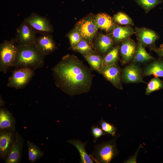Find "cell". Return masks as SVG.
<instances>
[{
    "label": "cell",
    "instance_id": "12",
    "mask_svg": "<svg viewBox=\"0 0 163 163\" xmlns=\"http://www.w3.org/2000/svg\"><path fill=\"white\" fill-rule=\"evenodd\" d=\"M121 42L119 50L121 57V63L124 64L133 58L136 52L137 46L135 41L130 38Z\"/></svg>",
    "mask_w": 163,
    "mask_h": 163
},
{
    "label": "cell",
    "instance_id": "15",
    "mask_svg": "<svg viewBox=\"0 0 163 163\" xmlns=\"http://www.w3.org/2000/svg\"><path fill=\"white\" fill-rule=\"evenodd\" d=\"M14 137L13 131H4L0 135V154L2 158L7 157L13 142Z\"/></svg>",
    "mask_w": 163,
    "mask_h": 163
},
{
    "label": "cell",
    "instance_id": "23",
    "mask_svg": "<svg viewBox=\"0 0 163 163\" xmlns=\"http://www.w3.org/2000/svg\"><path fill=\"white\" fill-rule=\"evenodd\" d=\"M83 55L91 67L94 70L100 73L102 68L103 58L99 55L95 53Z\"/></svg>",
    "mask_w": 163,
    "mask_h": 163
},
{
    "label": "cell",
    "instance_id": "5",
    "mask_svg": "<svg viewBox=\"0 0 163 163\" xmlns=\"http://www.w3.org/2000/svg\"><path fill=\"white\" fill-rule=\"evenodd\" d=\"M37 32L24 21L17 28L15 41L20 46L34 44Z\"/></svg>",
    "mask_w": 163,
    "mask_h": 163
},
{
    "label": "cell",
    "instance_id": "3",
    "mask_svg": "<svg viewBox=\"0 0 163 163\" xmlns=\"http://www.w3.org/2000/svg\"><path fill=\"white\" fill-rule=\"evenodd\" d=\"M18 45L14 39L5 40L0 45V71L6 73L9 68L13 67L18 52Z\"/></svg>",
    "mask_w": 163,
    "mask_h": 163
},
{
    "label": "cell",
    "instance_id": "20",
    "mask_svg": "<svg viewBox=\"0 0 163 163\" xmlns=\"http://www.w3.org/2000/svg\"><path fill=\"white\" fill-rule=\"evenodd\" d=\"M144 75L163 77V60L155 61L148 65L144 69Z\"/></svg>",
    "mask_w": 163,
    "mask_h": 163
},
{
    "label": "cell",
    "instance_id": "33",
    "mask_svg": "<svg viewBox=\"0 0 163 163\" xmlns=\"http://www.w3.org/2000/svg\"><path fill=\"white\" fill-rule=\"evenodd\" d=\"M152 50L155 51L159 56L163 57V44L160 45L159 47H155Z\"/></svg>",
    "mask_w": 163,
    "mask_h": 163
},
{
    "label": "cell",
    "instance_id": "18",
    "mask_svg": "<svg viewBox=\"0 0 163 163\" xmlns=\"http://www.w3.org/2000/svg\"><path fill=\"white\" fill-rule=\"evenodd\" d=\"M94 19L98 28L107 32H111L116 25L113 18L106 13L97 14Z\"/></svg>",
    "mask_w": 163,
    "mask_h": 163
},
{
    "label": "cell",
    "instance_id": "22",
    "mask_svg": "<svg viewBox=\"0 0 163 163\" xmlns=\"http://www.w3.org/2000/svg\"><path fill=\"white\" fill-rule=\"evenodd\" d=\"M145 47L138 42L136 52L132 61L133 64L143 63L154 59V57L146 51Z\"/></svg>",
    "mask_w": 163,
    "mask_h": 163
},
{
    "label": "cell",
    "instance_id": "16",
    "mask_svg": "<svg viewBox=\"0 0 163 163\" xmlns=\"http://www.w3.org/2000/svg\"><path fill=\"white\" fill-rule=\"evenodd\" d=\"M134 34V30L131 26H122L117 25L111 33L114 42L117 43L130 38Z\"/></svg>",
    "mask_w": 163,
    "mask_h": 163
},
{
    "label": "cell",
    "instance_id": "19",
    "mask_svg": "<svg viewBox=\"0 0 163 163\" xmlns=\"http://www.w3.org/2000/svg\"><path fill=\"white\" fill-rule=\"evenodd\" d=\"M111 34H100L97 38L96 45L98 50L101 53H105L110 51L114 43Z\"/></svg>",
    "mask_w": 163,
    "mask_h": 163
},
{
    "label": "cell",
    "instance_id": "14",
    "mask_svg": "<svg viewBox=\"0 0 163 163\" xmlns=\"http://www.w3.org/2000/svg\"><path fill=\"white\" fill-rule=\"evenodd\" d=\"M23 140L20 134L16 132L11 149L6 157L5 163H18L21 157Z\"/></svg>",
    "mask_w": 163,
    "mask_h": 163
},
{
    "label": "cell",
    "instance_id": "7",
    "mask_svg": "<svg viewBox=\"0 0 163 163\" xmlns=\"http://www.w3.org/2000/svg\"><path fill=\"white\" fill-rule=\"evenodd\" d=\"M75 28L80 33L83 38L92 46V40L98 29L94 18L89 16L82 19L77 23Z\"/></svg>",
    "mask_w": 163,
    "mask_h": 163
},
{
    "label": "cell",
    "instance_id": "4",
    "mask_svg": "<svg viewBox=\"0 0 163 163\" xmlns=\"http://www.w3.org/2000/svg\"><path fill=\"white\" fill-rule=\"evenodd\" d=\"M115 140L104 142L95 145L92 155H91L97 163H108L118 154Z\"/></svg>",
    "mask_w": 163,
    "mask_h": 163
},
{
    "label": "cell",
    "instance_id": "31",
    "mask_svg": "<svg viewBox=\"0 0 163 163\" xmlns=\"http://www.w3.org/2000/svg\"><path fill=\"white\" fill-rule=\"evenodd\" d=\"M99 123L105 132L111 135L112 136H115L117 129L113 125L104 121L102 119H101Z\"/></svg>",
    "mask_w": 163,
    "mask_h": 163
},
{
    "label": "cell",
    "instance_id": "11",
    "mask_svg": "<svg viewBox=\"0 0 163 163\" xmlns=\"http://www.w3.org/2000/svg\"><path fill=\"white\" fill-rule=\"evenodd\" d=\"M34 45L45 55L52 53L56 48L53 38L49 33L42 34L41 35L36 37Z\"/></svg>",
    "mask_w": 163,
    "mask_h": 163
},
{
    "label": "cell",
    "instance_id": "26",
    "mask_svg": "<svg viewBox=\"0 0 163 163\" xmlns=\"http://www.w3.org/2000/svg\"><path fill=\"white\" fill-rule=\"evenodd\" d=\"M75 51L83 55L95 53L91 45L85 39L83 38L78 43L72 48Z\"/></svg>",
    "mask_w": 163,
    "mask_h": 163
},
{
    "label": "cell",
    "instance_id": "32",
    "mask_svg": "<svg viewBox=\"0 0 163 163\" xmlns=\"http://www.w3.org/2000/svg\"><path fill=\"white\" fill-rule=\"evenodd\" d=\"M91 133L94 138V142L96 141L98 138L106 134L101 128L97 125L92 126L91 127Z\"/></svg>",
    "mask_w": 163,
    "mask_h": 163
},
{
    "label": "cell",
    "instance_id": "6",
    "mask_svg": "<svg viewBox=\"0 0 163 163\" xmlns=\"http://www.w3.org/2000/svg\"><path fill=\"white\" fill-rule=\"evenodd\" d=\"M34 70L28 68H17L8 79V86L21 88L25 86L34 75Z\"/></svg>",
    "mask_w": 163,
    "mask_h": 163
},
{
    "label": "cell",
    "instance_id": "27",
    "mask_svg": "<svg viewBox=\"0 0 163 163\" xmlns=\"http://www.w3.org/2000/svg\"><path fill=\"white\" fill-rule=\"evenodd\" d=\"M146 14L163 2V0H134Z\"/></svg>",
    "mask_w": 163,
    "mask_h": 163
},
{
    "label": "cell",
    "instance_id": "17",
    "mask_svg": "<svg viewBox=\"0 0 163 163\" xmlns=\"http://www.w3.org/2000/svg\"><path fill=\"white\" fill-rule=\"evenodd\" d=\"M15 120L12 114L6 109L0 110V129L1 131H13L14 130Z\"/></svg>",
    "mask_w": 163,
    "mask_h": 163
},
{
    "label": "cell",
    "instance_id": "13",
    "mask_svg": "<svg viewBox=\"0 0 163 163\" xmlns=\"http://www.w3.org/2000/svg\"><path fill=\"white\" fill-rule=\"evenodd\" d=\"M122 78L126 83L145 82L141 75L140 68L135 64L127 66L123 69Z\"/></svg>",
    "mask_w": 163,
    "mask_h": 163
},
{
    "label": "cell",
    "instance_id": "2",
    "mask_svg": "<svg viewBox=\"0 0 163 163\" xmlns=\"http://www.w3.org/2000/svg\"><path fill=\"white\" fill-rule=\"evenodd\" d=\"M45 56L34 44L18 45L17 56L13 67L17 68H28L34 70L43 66Z\"/></svg>",
    "mask_w": 163,
    "mask_h": 163
},
{
    "label": "cell",
    "instance_id": "28",
    "mask_svg": "<svg viewBox=\"0 0 163 163\" xmlns=\"http://www.w3.org/2000/svg\"><path fill=\"white\" fill-rule=\"evenodd\" d=\"M113 18L115 23L121 25L133 26L134 25L132 19L123 12H117L114 15Z\"/></svg>",
    "mask_w": 163,
    "mask_h": 163
},
{
    "label": "cell",
    "instance_id": "1",
    "mask_svg": "<svg viewBox=\"0 0 163 163\" xmlns=\"http://www.w3.org/2000/svg\"><path fill=\"white\" fill-rule=\"evenodd\" d=\"M55 84L71 96L88 92L92 77L88 67L76 57L66 55L53 69Z\"/></svg>",
    "mask_w": 163,
    "mask_h": 163
},
{
    "label": "cell",
    "instance_id": "25",
    "mask_svg": "<svg viewBox=\"0 0 163 163\" xmlns=\"http://www.w3.org/2000/svg\"><path fill=\"white\" fill-rule=\"evenodd\" d=\"M119 47L116 46L110 51L103 58L102 68L105 66L116 64L119 59Z\"/></svg>",
    "mask_w": 163,
    "mask_h": 163
},
{
    "label": "cell",
    "instance_id": "21",
    "mask_svg": "<svg viewBox=\"0 0 163 163\" xmlns=\"http://www.w3.org/2000/svg\"><path fill=\"white\" fill-rule=\"evenodd\" d=\"M67 142L74 145L78 150L80 157V162L82 163H93L92 159L87 153L85 150L87 142H82L79 140H69Z\"/></svg>",
    "mask_w": 163,
    "mask_h": 163
},
{
    "label": "cell",
    "instance_id": "29",
    "mask_svg": "<svg viewBox=\"0 0 163 163\" xmlns=\"http://www.w3.org/2000/svg\"><path fill=\"white\" fill-rule=\"evenodd\" d=\"M163 88V82L158 77L152 78L147 84L145 94L149 95L152 92Z\"/></svg>",
    "mask_w": 163,
    "mask_h": 163
},
{
    "label": "cell",
    "instance_id": "24",
    "mask_svg": "<svg viewBox=\"0 0 163 163\" xmlns=\"http://www.w3.org/2000/svg\"><path fill=\"white\" fill-rule=\"evenodd\" d=\"M27 145L28 149V159L31 162L34 163L43 156V152L35 144L27 141Z\"/></svg>",
    "mask_w": 163,
    "mask_h": 163
},
{
    "label": "cell",
    "instance_id": "8",
    "mask_svg": "<svg viewBox=\"0 0 163 163\" xmlns=\"http://www.w3.org/2000/svg\"><path fill=\"white\" fill-rule=\"evenodd\" d=\"M24 21L37 32L49 33L53 31V27L47 18L36 13H31Z\"/></svg>",
    "mask_w": 163,
    "mask_h": 163
},
{
    "label": "cell",
    "instance_id": "10",
    "mask_svg": "<svg viewBox=\"0 0 163 163\" xmlns=\"http://www.w3.org/2000/svg\"><path fill=\"white\" fill-rule=\"evenodd\" d=\"M100 73L116 88H123L120 70L116 64L103 67Z\"/></svg>",
    "mask_w": 163,
    "mask_h": 163
},
{
    "label": "cell",
    "instance_id": "9",
    "mask_svg": "<svg viewBox=\"0 0 163 163\" xmlns=\"http://www.w3.org/2000/svg\"><path fill=\"white\" fill-rule=\"evenodd\" d=\"M134 31L138 42L145 47H149L152 50L156 47L155 43L159 37L155 31L146 27H136Z\"/></svg>",
    "mask_w": 163,
    "mask_h": 163
},
{
    "label": "cell",
    "instance_id": "30",
    "mask_svg": "<svg viewBox=\"0 0 163 163\" xmlns=\"http://www.w3.org/2000/svg\"><path fill=\"white\" fill-rule=\"evenodd\" d=\"M67 36L72 48L83 38L80 33L75 28L70 31Z\"/></svg>",
    "mask_w": 163,
    "mask_h": 163
}]
</instances>
